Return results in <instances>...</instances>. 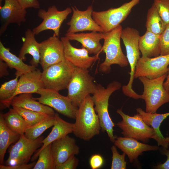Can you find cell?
<instances>
[{"mask_svg":"<svg viewBox=\"0 0 169 169\" xmlns=\"http://www.w3.org/2000/svg\"><path fill=\"white\" fill-rule=\"evenodd\" d=\"M94 106L92 97L89 95L80 104L76 112L73 133L84 141H90L98 135L101 130Z\"/></svg>","mask_w":169,"mask_h":169,"instance_id":"6da1fadb","label":"cell"},{"mask_svg":"<svg viewBox=\"0 0 169 169\" xmlns=\"http://www.w3.org/2000/svg\"><path fill=\"white\" fill-rule=\"evenodd\" d=\"M121 86V83L117 81L110 83L106 88L100 84H97L96 90L92 96L94 109L99 118L101 130L106 132L110 140L113 143L116 139L113 134L115 124L109 114V100L111 95L120 89Z\"/></svg>","mask_w":169,"mask_h":169,"instance_id":"7a4b0ae2","label":"cell"},{"mask_svg":"<svg viewBox=\"0 0 169 169\" xmlns=\"http://www.w3.org/2000/svg\"><path fill=\"white\" fill-rule=\"evenodd\" d=\"M122 29V26L120 24L110 32L105 33L101 49V51L105 54V58L99 65V69L100 72L109 73L111 66L113 64H118L121 67L128 65L126 56L123 53L120 45Z\"/></svg>","mask_w":169,"mask_h":169,"instance_id":"3957f363","label":"cell"},{"mask_svg":"<svg viewBox=\"0 0 169 169\" xmlns=\"http://www.w3.org/2000/svg\"><path fill=\"white\" fill-rule=\"evenodd\" d=\"M167 74H166L154 79H150L145 76L138 78L144 86L141 99L145 102L146 112L156 113L160 106L169 102V91L166 90L163 86Z\"/></svg>","mask_w":169,"mask_h":169,"instance_id":"277c9868","label":"cell"},{"mask_svg":"<svg viewBox=\"0 0 169 169\" xmlns=\"http://www.w3.org/2000/svg\"><path fill=\"white\" fill-rule=\"evenodd\" d=\"M96 85L88 69L75 67L67 88V96L78 107L87 95L95 92Z\"/></svg>","mask_w":169,"mask_h":169,"instance_id":"5b68a950","label":"cell"},{"mask_svg":"<svg viewBox=\"0 0 169 169\" xmlns=\"http://www.w3.org/2000/svg\"><path fill=\"white\" fill-rule=\"evenodd\" d=\"M75 67L65 59L44 69L41 79L44 88L57 91L67 89Z\"/></svg>","mask_w":169,"mask_h":169,"instance_id":"8992f818","label":"cell"},{"mask_svg":"<svg viewBox=\"0 0 169 169\" xmlns=\"http://www.w3.org/2000/svg\"><path fill=\"white\" fill-rule=\"evenodd\" d=\"M141 0H131L117 8H111L105 11H93L92 17L102 28L103 33H107L120 25Z\"/></svg>","mask_w":169,"mask_h":169,"instance_id":"52a82bcc","label":"cell"},{"mask_svg":"<svg viewBox=\"0 0 169 169\" xmlns=\"http://www.w3.org/2000/svg\"><path fill=\"white\" fill-rule=\"evenodd\" d=\"M116 112L121 116L122 120L116 125L122 131L121 133L124 137L144 142H147L149 139H154L153 129L145 123L139 113L131 116L124 113L120 109H117Z\"/></svg>","mask_w":169,"mask_h":169,"instance_id":"ba28073f","label":"cell"},{"mask_svg":"<svg viewBox=\"0 0 169 169\" xmlns=\"http://www.w3.org/2000/svg\"><path fill=\"white\" fill-rule=\"evenodd\" d=\"M44 139L43 136L31 140L26 138L24 135H20L19 139L9 151L6 165L13 166L28 163L34 152L42 145Z\"/></svg>","mask_w":169,"mask_h":169,"instance_id":"9c48e42d","label":"cell"},{"mask_svg":"<svg viewBox=\"0 0 169 169\" xmlns=\"http://www.w3.org/2000/svg\"><path fill=\"white\" fill-rule=\"evenodd\" d=\"M37 94L40 96L33 98L36 100L50 107L68 118L75 119L78 107L73 105L67 96L61 95L59 91L55 90L45 88L39 90Z\"/></svg>","mask_w":169,"mask_h":169,"instance_id":"30bf717a","label":"cell"},{"mask_svg":"<svg viewBox=\"0 0 169 169\" xmlns=\"http://www.w3.org/2000/svg\"><path fill=\"white\" fill-rule=\"evenodd\" d=\"M72 12V8L68 7L65 9L59 10L55 5L49 7L47 10L39 9L38 16L43 20L42 22L32 31L35 35L46 30H52L54 35L59 37L61 25L68 16Z\"/></svg>","mask_w":169,"mask_h":169,"instance_id":"8fae6325","label":"cell"},{"mask_svg":"<svg viewBox=\"0 0 169 169\" xmlns=\"http://www.w3.org/2000/svg\"><path fill=\"white\" fill-rule=\"evenodd\" d=\"M169 65V55L140 57L136 64L134 78L145 76L150 79L157 78L167 73Z\"/></svg>","mask_w":169,"mask_h":169,"instance_id":"7c38bea8","label":"cell"},{"mask_svg":"<svg viewBox=\"0 0 169 169\" xmlns=\"http://www.w3.org/2000/svg\"><path fill=\"white\" fill-rule=\"evenodd\" d=\"M39 49L43 70L65 59L63 43L54 35L39 43Z\"/></svg>","mask_w":169,"mask_h":169,"instance_id":"4fadbf2b","label":"cell"},{"mask_svg":"<svg viewBox=\"0 0 169 169\" xmlns=\"http://www.w3.org/2000/svg\"><path fill=\"white\" fill-rule=\"evenodd\" d=\"M71 8L73 14L70 20L67 23L69 27L66 33H75L86 31L103 33L102 28L93 18L92 5L88 6L84 11L80 10L75 6L72 7Z\"/></svg>","mask_w":169,"mask_h":169,"instance_id":"5bb4252c","label":"cell"},{"mask_svg":"<svg viewBox=\"0 0 169 169\" xmlns=\"http://www.w3.org/2000/svg\"><path fill=\"white\" fill-rule=\"evenodd\" d=\"M3 6H0L1 27L0 34L2 35L11 23L20 26L25 22L26 9L22 7L17 0H4Z\"/></svg>","mask_w":169,"mask_h":169,"instance_id":"9a60e30c","label":"cell"},{"mask_svg":"<svg viewBox=\"0 0 169 169\" xmlns=\"http://www.w3.org/2000/svg\"><path fill=\"white\" fill-rule=\"evenodd\" d=\"M64 46L65 60L75 67L88 69L96 60L99 59V54L90 56L87 50L84 48L78 49L73 46L70 40L65 36L60 38Z\"/></svg>","mask_w":169,"mask_h":169,"instance_id":"2e32d148","label":"cell"},{"mask_svg":"<svg viewBox=\"0 0 169 169\" xmlns=\"http://www.w3.org/2000/svg\"><path fill=\"white\" fill-rule=\"evenodd\" d=\"M51 151L56 167L71 156L78 155L79 148L76 144L75 139L67 135L53 142Z\"/></svg>","mask_w":169,"mask_h":169,"instance_id":"e0dca14e","label":"cell"},{"mask_svg":"<svg viewBox=\"0 0 169 169\" xmlns=\"http://www.w3.org/2000/svg\"><path fill=\"white\" fill-rule=\"evenodd\" d=\"M114 144L126 155L131 163L136 160L138 156L143 152L157 151L158 146H151L140 142L132 138L117 137Z\"/></svg>","mask_w":169,"mask_h":169,"instance_id":"ac0fdd59","label":"cell"},{"mask_svg":"<svg viewBox=\"0 0 169 169\" xmlns=\"http://www.w3.org/2000/svg\"><path fill=\"white\" fill-rule=\"evenodd\" d=\"M105 33L92 31L87 33H66L65 35L69 40H75L82 44V48H85L89 54L95 55L102 52V46L100 43L103 39Z\"/></svg>","mask_w":169,"mask_h":169,"instance_id":"d6986e66","label":"cell"},{"mask_svg":"<svg viewBox=\"0 0 169 169\" xmlns=\"http://www.w3.org/2000/svg\"><path fill=\"white\" fill-rule=\"evenodd\" d=\"M41 74L40 70L36 68L21 75L11 100L14 97L20 94L37 93L39 90L44 88L41 79Z\"/></svg>","mask_w":169,"mask_h":169,"instance_id":"ffe728a7","label":"cell"},{"mask_svg":"<svg viewBox=\"0 0 169 169\" xmlns=\"http://www.w3.org/2000/svg\"><path fill=\"white\" fill-rule=\"evenodd\" d=\"M145 123L148 126H151L155 131L154 139L157 142L158 146L167 149L169 146V137H165L160 130V127L162 122L169 116V112L159 114L156 113H149L138 108L136 109Z\"/></svg>","mask_w":169,"mask_h":169,"instance_id":"44dd1931","label":"cell"},{"mask_svg":"<svg viewBox=\"0 0 169 169\" xmlns=\"http://www.w3.org/2000/svg\"><path fill=\"white\" fill-rule=\"evenodd\" d=\"M55 120L52 131L42 141V145L31 158V161H33L38 157L40 151L45 147L51 144L54 141L61 139L69 134L73 133L74 124L67 122L59 116L57 113L54 115Z\"/></svg>","mask_w":169,"mask_h":169,"instance_id":"7402d4cb","label":"cell"},{"mask_svg":"<svg viewBox=\"0 0 169 169\" xmlns=\"http://www.w3.org/2000/svg\"><path fill=\"white\" fill-rule=\"evenodd\" d=\"M10 105L50 115H54L55 114L52 108L36 101L31 93L21 94L15 96L12 99Z\"/></svg>","mask_w":169,"mask_h":169,"instance_id":"603a6c76","label":"cell"},{"mask_svg":"<svg viewBox=\"0 0 169 169\" xmlns=\"http://www.w3.org/2000/svg\"><path fill=\"white\" fill-rule=\"evenodd\" d=\"M35 34L30 29H27L25 33L23 44L20 50L18 57L25 60V55H31L32 59L30 61L31 65L36 68L40 63V53L39 43L36 40Z\"/></svg>","mask_w":169,"mask_h":169,"instance_id":"cb8c5ba5","label":"cell"},{"mask_svg":"<svg viewBox=\"0 0 169 169\" xmlns=\"http://www.w3.org/2000/svg\"><path fill=\"white\" fill-rule=\"evenodd\" d=\"M160 35L147 30L140 36L139 45L142 57L153 58L160 55Z\"/></svg>","mask_w":169,"mask_h":169,"instance_id":"d4e9b609","label":"cell"},{"mask_svg":"<svg viewBox=\"0 0 169 169\" xmlns=\"http://www.w3.org/2000/svg\"><path fill=\"white\" fill-rule=\"evenodd\" d=\"M0 59L5 62L10 69H14L21 75L35 69L31 65L25 64L23 60L11 53L9 49L6 48L0 41Z\"/></svg>","mask_w":169,"mask_h":169,"instance_id":"484cf974","label":"cell"},{"mask_svg":"<svg viewBox=\"0 0 169 169\" xmlns=\"http://www.w3.org/2000/svg\"><path fill=\"white\" fill-rule=\"evenodd\" d=\"M20 135L10 130L6 124L3 114H0V164L3 165L4 157L8 147L17 141Z\"/></svg>","mask_w":169,"mask_h":169,"instance_id":"4316f807","label":"cell"},{"mask_svg":"<svg viewBox=\"0 0 169 169\" xmlns=\"http://www.w3.org/2000/svg\"><path fill=\"white\" fill-rule=\"evenodd\" d=\"M4 122L8 127L13 132L20 135H24L27 128L23 118L13 108L3 114Z\"/></svg>","mask_w":169,"mask_h":169,"instance_id":"83f0119b","label":"cell"},{"mask_svg":"<svg viewBox=\"0 0 169 169\" xmlns=\"http://www.w3.org/2000/svg\"><path fill=\"white\" fill-rule=\"evenodd\" d=\"M146 30L155 34L160 35L165 29V24L153 3L148 9L145 25Z\"/></svg>","mask_w":169,"mask_h":169,"instance_id":"f1b7e54d","label":"cell"},{"mask_svg":"<svg viewBox=\"0 0 169 169\" xmlns=\"http://www.w3.org/2000/svg\"><path fill=\"white\" fill-rule=\"evenodd\" d=\"M16 77L5 82L1 85L0 88V100L2 108L9 107L12 98L15 93L18 84V78L21 75L16 72Z\"/></svg>","mask_w":169,"mask_h":169,"instance_id":"f546056e","label":"cell"},{"mask_svg":"<svg viewBox=\"0 0 169 169\" xmlns=\"http://www.w3.org/2000/svg\"><path fill=\"white\" fill-rule=\"evenodd\" d=\"M55 120L54 115L34 125L28 127L24 134L25 136L31 140L37 139L45 131L54 125Z\"/></svg>","mask_w":169,"mask_h":169,"instance_id":"4dcf8cb0","label":"cell"},{"mask_svg":"<svg viewBox=\"0 0 169 169\" xmlns=\"http://www.w3.org/2000/svg\"><path fill=\"white\" fill-rule=\"evenodd\" d=\"M13 108L23 118L27 127L34 125L51 116H53L19 107L13 106Z\"/></svg>","mask_w":169,"mask_h":169,"instance_id":"1f68e13d","label":"cell"},{"mask_svg":"<svg viewBox=\"0 0 169 169\" xmlns=\"http://www.w3.org/2000/svg\"><path fill=\"white\" fill-rule=\"evenodd\" d=\"M50 144L42 149L38 155V158L33 169H55Z\"/></svg>","mask_w":169,"mask_h":169,"instance_id":"d6a6232c","label":"cell"},{"mask_svg":"<svg viewBox=\"0 0 169 169\" xmlns=\"http://www.w3.org/2000/svg\"><path fill=\"white\" fill-rule=\"evenodd\" d=\"M111 150L112 154L111 169H125L126 166V162L125 160L126 154L123 152L122 154H120L115 145L111 147Z\"/></svg>","mask_w":169,"mask_h":169,"instance_id":"836d02e7","label":"cell"},{"mask_svg":"<svg viewBox=\"0 0 169 169\" xmlns=\"http://www.w3.org/2000/svg\"><path fill=\"white\" fill-rule=\"evenodd\" d=\"M153 3L165 24H169V0H154Z\"/></svg>","mask_w":169,"mask_h":169,"instance_id":"e575fe53","label":"cell"},{"mask_svg":"<svg viewBox=\"0 0 169 169\" xmlns=\"http://www.w3.org/2000/svg\"><path fill=\"white\" fill-rule=\"evenodd\" d=\"M160 55H169V24L160 35Z\"/></svg>","mask_w":169,"mask_h":169,"instance_id":"d590c367","label":"cell"},{"mask_svg":"<svg viewBox=\"0 0 169 169\" xmlns=\"http://www.w3.org/2000/svg\"><path fill=\"white\" fill-rule=\"evenodd\" d=\"M79 163V160L75 155H73L62 164L56 167L55 169H75Z\"/></svg>","mask_w":169,"mask_h":169,"instance_id":"8d00e7d4","label":"cell"},{"mask_svg":"<svg viewBox=\"0 0 169 169\" xmlns=\"http://www.w3.org/2000/svg\"><path fill=\"white\" fill-rule=\"evenodd\" d=\"M104 161L103 157L99 154L92 155L89 160V164L92 169H99L104 165Z\"/></svg>","mask_w":169,"mask_h":169,"instance_id":"74e56055","label":"cell"},{"mask_svg":"<svg viewBox=\"0 0 169 169\" xmlns=\"http://www.w3.org/2000/svg\"><path fill=\"white\" fill-rule=\"evenodd\" d=\"M23 8L25 9L33 8L40 9V4L38 0H17Z\"/></svg>","mask_w":169,"mask_h":169,"instance_id":"f35d334b","label":"cell"},{"mask_svg":"<svg viewBox=\"0 0 169 169\" xmlns=\"http://www.w3.org/2000/svg\"><path fill=\"white\" fill-rule=\"evenodd\" d=\"M159 150L162 154L166 156L167 159L164 163L159 164L155 166V168L157 169H169V149L161 147Z\"/></svg>","mask_w":169,"mask_h":169,"instance_id":"ab89813d","label":"cell"},{"mask_svg":"<svg viewBox=\"0 0 169 169\" xmlns=\"http://www.w3.org/2000/svg\"><path fill=\"white\" fill-rule=\"evenodd\" d=\"M36 162L34 161L29 164H23L13 166L0 165V169H33Z\"/></svg>","mask_w":169,"mask_h":169,"instance_id":"60d3db41","label":"cell"},{"mask_svg":"<svg viewBox=\"0 0 169 169\" xmlns=\"http://www.w3.org/2000/svg\"><path fill=\"white\" fill-rule=\"evenodd\" d=\"M8 65L3 60L0 59V77H2L8 75L9 72L7 70Z\"/></svg>","mask_w":169,"mask_h":169,"instance_id":"b9f144b4","label":"cell"},{"mask_svg":"<svg viewBox=\"0 0 169 169\" xmlns=\"http://www.w3.org/2000/svg\"><path fill=\"white\" fill-rule=\"evenodd\" d=\"M166 80L163 83V86L166 90L169 91V65Z\"/></svg>","mask_w":169,"mask_h":169,"instance_id":"7bdbcfd3","label":"cell"}]
</instances>
